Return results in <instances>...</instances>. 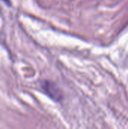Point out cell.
<instances>
[{"mask_svg":"<svg viewBox=\"0 0 128 129\" xmlns=\"http://www.w3.org/2000/svg\"><path fill=\"white\" fill-rule=\"evenodd\" d=\"M41 88L44 92L52 100L59 101L62 99V93L58 86L54 82L49 81H43L41 83Z\"/></svg>","mask_w":128,"mask_h":129,"instance_id":"obj_1","label":"cell"},{"mask_svg":"<svg viewBox=\"0 0 128 129\" xmlns=\"http://www.w3.org/2000/svg\"><path fill=\"white\" fill-rule=\"evenodd\" d=\"M2 1L4 2L7 5H8V6L11 5V1H10V0H2Z\"/></svg>","mask_w":128,"mask_h":129,"instance_id":"obj_2","label":"cell"}]
</instances>
